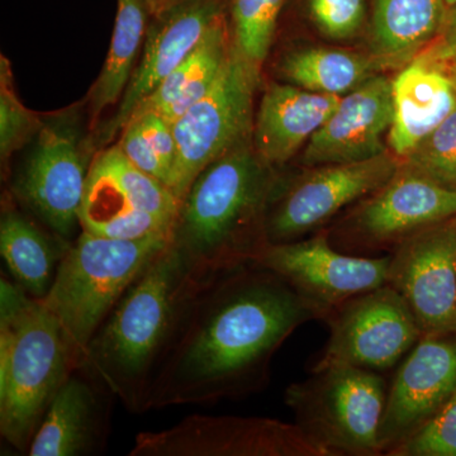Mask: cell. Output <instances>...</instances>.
Segmentation results:
<instances>
[{"label": "cell", "instance_id": "cell-26", "mask_svg": "<svg viewBox=\"0 0 456 456\" xmlns=\"http://www.w3.org/2000/svg\"><path fill=\"white\" fill-rule=\"evenodd\" d=\"M80 227L94 235L121 240L171 237V227L134 206L107 176L90 169L80 211Z\"/></svg>", "mask_w": 456, "mask_h": 456}, {"label": "cell", "instance_id": "cell-3", "mask_svg": "<svg viewBox=\"0 0 456 456\" xmlns=\"http://www.w3.org/2000/svg\"><path fill=\"white\" fill-rule=\"evenodd\" d=\"M198 284L167 245L123 294L90 342L80 369L128 412H149L156 370L183 305Z\"/></svg>", "mask_w": 456, "mask_h": 456}, {"label": "cell", "instance_id": "cell-28", "mask_svg": "<svg viewBox=\"0 0 456 456\" xmlns=\"http://www.w3.org/2000/svg\"><path fill=\"white\" fill-rule=\"evenodd\" d=\"M288 0H226L233 49L261 73Z\"/></svg>", "mask_w": 456, "mask_h": 456}, {"label": "cell", "instance_id": "cell-38", "mask_svg": "<svg viewBox=\"0 0 456 456\" xmlns=\"http://www.w3.org/2000/svg\"><path fill=\"white\" fill-rule=\"evenodd\" d=\"M446 4H448V7H454L456 5V0H445Z\"/></svg>", "mask_w": 456, "mask_h": 456}, {"label": "cell", "instance_id": "cell-20", "mask_svg": "<svg viewBox=\"0 0 456 456\" xmlns=\"http://www.w3.org/2000/svg\"><path fill=\"white\" fill-rule=\"evenodd\" d=\"M389 149L404 159L456 108L452 83L436 66L411 62L393 79Z\"/></svg>", "mask_w": 456, "mask_h": 456}, {"label": "cell", "instance_id": "cell-6", "mask_svg": "<svg viewBox=\"0 0 456 456\" xmlns=\"http://www.w3.org/2000/svg\"><path fill=\"white\" fill-rule=\"evenodd\" d=\"M387 395L378 371L331 365L290 384L284 402L294 424L327 456H375L383 455L379 430Z\"/></svg>", "mask_w": 456, "mask_h": 456}, {"label": "cell", "instance_id": "cell-22", "mask_svg": "<svg viewBox=\"0 0 456 456\" xmlns=\"http://www.w3.org/2000/svg\"><path fill=\"white\" fill-rule=\"evenodd\" d=\"M232 49L226 12L134 114L154 112L171 125L209 92Z\"/></svg>", "mask_w": 456, "mask_h": 456}, {"label": "cell", "instance_id": "cell-5", "mask_svg": "<svg viewBox=\"0 0 456 456\" xmlns=\"http://www.w3.org/2000/svg\"><path fill=\"white\" fill-rule=\"evenodd\" d=\"M169 242L164 236L121 240L80 231L41 299L61 326L77 369L123 294Z\"/></svg>", "mask_w": 456, "mask_h": 456}, {"label": "cell", "instance_id": "cell-17", "mask_svg": "<svg viewBox=\"0 0 456 456\" xmlns=\"http://www.w3.org/2000/svg\"><path fill=\"white\" fill-rule=\"evenodd\" d=\"M393 80L374 75L342 95L334 113L312 136L303 152L307 167L356 163L389 151L393 121Z\"/></svg>", "mask_w": 456, "mask_h": 456}, {"label": "cell", "instance_id": "cell-29", "mask_svg": "<svg viewBox=\"0 0 456 456\" xmlns=\"http://www.w3.org/2000/svg\"><path fill=\"white\" fill-rule=\"evenodd\" d=\"M44 122L18 97L11 61L0 56V160L7 175L12 156L36 139Z\"/></svg>", "mask_w": 456, "mask_h": 456}, {"label": "cell", "instance_id": "cell-7", "mask_svg": "<svg viewBox=\"0 0 456 456\" xmlns=\"http://www.w3.org/2000/svg\"><path fill=\"white\" fill-rule=\"evenodd\" d=\"M260 71L232 49L209 92L171 123L176 143L170 189L179 204L213 161L253 140L254 94Z\"/></svg>", "mask_w": 456, "mask_h": 456}, {"label": "cell", "instance_id": "cell-25", "mask_svg": "<svg viewBox=\"0 0 456 456\" xmlns=\"http://www.w3.org/2000/svg\"><path fill=\"white\" fill-rule=\"evenodd\" d=\"M379 66L373 56L308 47L287 53L281 62V73L288 83L299 88L342 97L373 77Z\"/></svg>", "mask_w": 456, "mask_h": 456}, {"label": "cell", "instance_id": "cell-36", "mask_svg": "<svg viewBox=\"0 0 456 456\" xmlns=\"http://www.w3.org/2000/svg\"><path fill=\"white\" fill-rule=\"evenodd\" d=\"M143 2H145L150 16L155 18L167 13V12L171 11L173 8L184 4L189 0H143Z\"/></svg>", "mask_w": 456, "mask_h": 456}, {"label": "cell", "instance_id": "cell-32", "mask_svg": "<svg viewBox=\"0 0 456 456\" xmlns=\"http://www.w3.org/2000/svg\"><path fill=\"white\" fill-rule=\"evenodd\" d=\"M318 31L332 40L354 37L367 20V0H305Z\"/></svg>", "mask_w": 456, "mask_h": 456}, {"label": "cell", "instance_id": "cell-2", "mask_svg": "<svg viewBox=\"0 0 456 456\" xmlns=\"http://www.w3.org/2000/svg\"><path fill=\"white\" fill-rule=\"evenodd\" d=\"M278 178L253 140L213 161L179 207L170 248L197 283L256 264L270 245L266 215Z\"/></svg>", "mask_w": 456, "mask_h": 456}, {"label": "cell", "instance_id": "cell-11", "mask_svg": "<svg viewBox=\"0 0 456 456\" xmlns=\"http://www.w3.org/2000/svg\"><path fill=\"white\" fill-rule=\"evenodd\" d=\"M323 321L330 338L312 370L331 365L387 370L422 338L406 299L388 283L351 297Z\"/></svg>", "mask_w": 456, "mask_h": 456}, {"label": "cell", "instance_id": "cell-9", "mask_svg": "<svg viewBox=\"0 0 456 456\" xmlns=\"http://www.w3.org/2000/svg\"><path fill=\"white\" fill-rule=\"evenodd\" d=\"M92 150L66 116L44 122L14 178L11 196L66 241L77 239L93 160Z\"/></svg>", "mask_w": 456, "mask_h": 456}, {"label": "cell", "instance_id": "cell-21", "mask_svg": "<svg viewBox=\"0 0 456 456\" xmlns=\"http://www.w3.org/2000/svg\"><path fill=\"white\" fill-rule=\"evenodd\" d=\"M71 244L20 208L13 197H4L0 253L12 279L33 298L42 299L49 293Z\"/></svg>", "mask_w": 456, "mask_h": 456}, {"label": "cell", "instance_id": "cell-12", "mask_svg": "<svg viewBox=\"0 0 456 456\" xmlns=\"http://www.w3.org/2000/svg\"><path fill=\"white\" fill-rule=\"evenodd\" d=\"M130 456H327L296 424L265 417L191 415L140 432Z\"/></svg>", "mask_w": 456, "mask_h": 456}, {"label": "cell", "instance_id": "cell-8", "mask_svg": "<svg viewBox=\"0 0 456 456\" xmlns=\"http://www.w3.org/2000/svg\"><path fill=\"white\" fill-rule=\"evenodd\" d=\"M456 216V191L443 187L403 163L383 187L360 200L330 244L341 253L391 255L425 228Z\"/></svg>", "mask_w": 456, "mask_h": 456}, {"label": "cell", "instance_id": "cell-33", "mask_svg": "<svg viewBox=\"0 0 456 456\" xmlns=\"http://www.w3.org/2000/svg\"><path fill=\"white\" fill-rule=\"evenodd\" d=\"M117 145L123 155L131 161L134 167L145 171L149 175L160 180L167 187L170 188V173L160 160L155 150L150 145L145 134L141 131L139 123L130 119L123 127Z\"/></svg>", "mask_w": 456, "mask_h": 456}, {"label": "cell", "instance_id": "cell-13", "mask_svg": "<svg viewBox=\"0 0 456 456\" xmlns=\"http://www.w3.org/2000/svg\"><path fill=\"white\" fill-rule=\"evenodd\" d=\"M387 283L406 299L422 336L456 335V216L399 246Z\"/></svg>", "mask_w": 456, "mask_h": 456}, {"label": "cell", "instance_id": "cell-34", "mask_svg": "<svg viewBox=\"0 0 456 456\" xmlns=\"http://www.w3.org/2000/svg\"><path fill=\"white\" fill-rule=\"evenodd\" d=\"M130 119L139 123L141 131L145 134L150 145L169 170L171 180L174 163H175L176 143L170 123L154 112L134 113Z\"/></svg>", "mask_w": 456, "mask_h": 456}, {"label": "cell", "instance_id": "cell-18", "mask_svg": "<svg viewBox=\"0 0 456 456\" xmlns=\"http://www.w3.org/2000/svg\"><path fill=\"white\" fill-rule=\"evenodd\" d=\"M110 392L82 369L62 384L42 419L27 455L90 456L107 448Z\"/></svg>", "mask_w": 456, "mask_h": 456}, {"label": "cell", "instance_id": "cell-37", "mask_svg": "<svg viewBox=\"0 0 456 456\" xmlns=\"http://www.w3.org/2000/svg\"><path fill=\"white\" fill-rule=\"evenodd\" d=\"M432 66H436V68H439L440 70L448 77L456 94V57L455 59L449 60V61L443 62V64Z\"/></svg>", "mask_w": 456, "mask_h": 456}, {"label": "cell", "instance_id": "cell-27", "mask_svg": "<svg viewBox=\"0 0 456 456\" xmlns=\"http://www.w3.org/2000/svg\"><path fill=\"white\" fill-rule=\"evenodd\" d=\"M92 167L107 176L134 208L154 216L173 230L179 200L164 183L134 167L117 143L97 152Z\"/></svg>", "mask_w": 456, "mask_h": 456}, {"label": "cell", "instance_id": "cell-23", "mask_svg": "<svg viewBox=\"0 0 456 456\" xmlns=\"http://www.w3.org/2000/svg\"><path fill=\"white\" fill-rule=\"evenodd\" d=\"M448 9L445 0H374L371 56L380 66L411 64L437 37Z\"/></svg>", "mask_w": 456, "mask_h": 456}, {"label": "cell", "instance_id": "cell-16", "mask_svg": "<svg viewBox=\"0 0 456 456\" xmlns=\"http://www.w3.org/2000/svg\"><path fill=\"white\" fill-rule=\"evenodd\" d=\"M456 392V340L422 336L398 369L379 430L382 454L422 428Z\"/></svg>", "mask_w": 456, "mask_h": 456}, {"label": "cell", "instance_id": "cell-31", "mask_svg": "<svg viewBox=\"0 0 456 456\" xmlns=\"http://www.w3.org/2000/svg\"><path fill=\"white\" fill-rule=\"evenodd\" d=\"M387 455L456 456V392L422 428Z\"/></svg>", "mask_w": 456, "mask_h": 456}, {"label": "cell", "instance_id": "cell-35", "mask_svg": "<svg viewBox=\"0 0 456 456\" xmlns=\"http://www.w3.org/2000/svg\"><path fill=\"white\" fill-rule=\"evenodd\" d=\"M456 57V5L448 9L439 35L416 60L428 65H439ZM415 61V60H413Z\"/></svg>", "mask_w": 456, "mask_h": 456}, {"label": "cell", "instance_id": "cell-19", "mask_svg": "<svg viewBox=\"0 0 456 456\" xmlns=\"http://www.w3.org/2000/svg\"><path fill=\"white\" fill-rule=\"evenodd\" d=\"M340 99L290 83L269 86L254 118L253 146L260 160L272 167L288 163L322 127Z\"/></svg>", "mask_w": 456, "mask_h": 456}, {"label": "cell", "instance_id": "cell-24", "mask_svg": "<svg viewBox=\"0 0 456 456\" xmlns=\"http://www.w3.org/2000/svg\"><path fill=\"white\" fill-rule=\"evenodd\" d=\"M150 16L143 0H117L112 40L101 74L86 97L90 127L104 110L121 102L142 53Z\"/></svg>", "mask_w": 456, "mask_h": 456}, {"label": "cell", "instance_id": "cell-15", "mask_svg": "<svg viewBox=\"0 0 456 456\" xmlns=\"http://www.w3.org/2000/svg\"><path fill=\"white\" fill-rule=\"evenodd\" d=\"M226 12V0H189L150 20L136 70L114 116L101 132L102 143L121 134L140 104L175 70Z\"/></svg>", "mask_w": 456, "mask_h": 456}, {"label": "cell", "instance_id": "cell-1", "mask_svg": "<svg viewBox=\"0 0 456 456\" xmlns=\"http://www.w3.org/2000/svg\"><path fill=\"white\" fill-rule=\"evenodd\" d=\"M329 312L251 264L198 284L156 370L149 407L208 406L259 393L287 338Z\"/></svg>", "mask_w": 456, "mask_h": 456}, {"label": "cell", "instance_id": "cell-30", "mask_svg": "<svg viewBox=\"0 0 456 456\" xmlns=\"http://www.w3.org/2000/svg\"><path fill=\"white\" fill-rule=\"evenodd\" d=\"M402 163L456 191V108Z\"/></svg>", "mask_w": 456, "mask_h": 456}, {"label": "cell", "instance_id": "cell-10", "mask_svg": "<svg viewBox=\"0 0 456 456\" xmlns=\"http://www.w3.org/2000/svg\"><path fill=\"white\" fill-rule=\"evenodd\" d=\"M402 160L392 151L356 163L322 165L292 182L278 179L266 215L270 244L297 241L320 231L353 203L383 187Z\"/></svg>", "mask_w": 456, "mask_h": 456}, {"label": "cell", "instance_id": "cell-14", "mask_svg": "<svg viewBox=\"0 0 456 456\" xmlns=\"http://www.w3.org/2000/svg\"><path fill=\"white\" fill-rule=\"evenodd\" d=\"M391 255L378 257L341 253L327 231L310 239L270 244L257 265L272 270L305 298L327 312L351 297L387 284Z\"/></svg>", "mask_w": 456, "mask_h": 456}, {"label": "cell", "instance_id": "cell-4", "mask_svg": "<svg viewBox=\"0 0 456 456\" xmlns=\"http://www.w3.org/2000/svg\"><path fill=\"white\" fill-rule=\"evenodd\" d=\"M77 370L61 326L41 299L0 281V435L27 454L47 408Z\"/></svg>", "mask_w": 456, "mask_h": 456}]
</instances>
